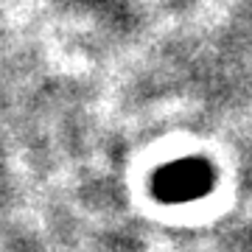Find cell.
<instances>
[{
    "mask_svg": "<svg viewBox=\"0 0 252 252\" xmlns=\"http://www.w3.org/2000/svg\"><path fill=\"white\" fill-rule=\"evenodd\" d=\"M210 168L202 160H182L157 177V193L165 202H190L210 190Z\"/></svg>",
    "mask_w": 252,
    "mask_h": 252,
    "instance_id": "1",
    "label": "cell"
}]
</instances>
